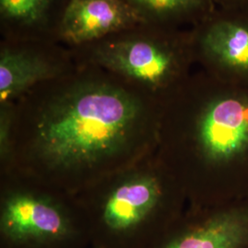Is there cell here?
Masks as SVG:
<instances>
[{
	"label": "cell",
	"instance_id": "obj_1",
	"mask_svg": "<svg viewBox=\"0 0 248 248\" xmlns=\"http://www.w3.org/2000/svg\"><path fill=\"white\" fill-rule=\"evenodd\" d=\"M141 112L140 102L123 89L75 86L45 107L37 124V148L55 168L91 166L124 148Z\"/></svg>",
	"mask_w": 248,
	"mask_h": 248
},
{
	"label": "cell",
	"instance_id": "obj_2",
	"mask_svg": "<svg viewBox=\"0 0 248 248\" xmlns=\"http://www.w3.org/2000/svg\"><path fill=\"white\" fill-rule=\"evenodd\" d=\"M192 95V149L209 179L212 208L248 199V85L205 73Z\"/></svg>",
	"mask_w": 248,
	"mask_h": 248
},
{
	"label": "cell",
	"instance_id": "obj_3",
	"mask_svg": "<svg viewBox=\"0 0 248 248\" xmlns=\"http://www.w3.org/2000/svg\"><path fill=\"white\" fill-rule=\"evenodd\" d=\"M98 62L110 70L155 89H169L181 79L195 58L191 32L167 30L144 40H121L97 52Z\"/></svg>",
	"mask_w": 248,
	"mask_h": 248
},
{
	"label": "cell",
	"instance_id": "obj_4",
	"mask_svg": "<svg viewBox=\"0 0 248 248\" xmlns=\"http://www.w3.org/2000/svg\"><path fill=\"white\" fill-rule=\"evenodd\" d=\"M194 55L207 73L248 85V10L215 9L191 32Z\"/></svg>",
	"mask_w": 248,
	"mask_h": 248
},
{
	"label": "cell",
	"instance_id": "obj_5",
	"mask_svg": "<svg viewBox=\"0 0 248 248\" xmlns=\"http://www.w3.org/2000/svg\"><path fill=\"white\" fill-rule=\"evenodd\" d=\"M0 229L15 246H46L70 238V220L50 201L30 193H14L3 204Z\"/></svg>",
	"mask_w": 248,
	"mask_h": 248
},
{
	"label": "cell",
	"instance_id": "obj_6",
	"mask_svg": "<svg viewBox=\"0 0 248 248\" xmlns=\"http://www.w3.org/2000/svg\"><path fill=\"white\" fill-rule=\"evenodd\" d=\"M157 248H248V198L211 208L170 232Z\"/></svg>",
	"mask_w": 248,
	"mask_h": 248
},
{
	"label": "cell",
	"instance_id": "obj_7",
	"mask_svg": "<svg viewBox=\"0 0 248 248\" xmlns=\"http://www.w3.org/2000/svg\"><path fill=\"white\" fill-rule=\"evenodd\" d=\"M142 21V12L122 0H71L61 31L66 41L79 45Z\"/></svg>",
	"mask_w": 248,
	"mask_h": 248
},
{
	"label": "cell",
	"instance_id": "obj_8",
	"mask_svg": "<svg viewBox=\"0 0 248 248\" xmlns=\"http://www.w3.org/2000/svg\"><path fill=\"white\" fill-rule=\"evenodd\" d=\"M162 195L155 177L144 176L125 182L108 198L102 214L105 226L118 233L136 229L154 212Z\"/></svg>",
	"mask_w": 248,
	"mask_h": 248
},
{
	"label": "cell",
	"instance_id": "obj_9",
	"mask_svg": "<svg viewBox=\"0 0 248 248\" xmlns=\"http://www.w3.org/2000/svg\"><path fill=\"white\" fill-rule=\"evenodd\" d=\"M44 58L25 51L5 49L0 54V101L15 98L39 81L54 75Z\"/></svg>",
	"mask_w": 248,
	"mask_h": 248
},
{
	"label": "cell",
	"instance_id": "obj_10",
	"mask_svg": "<svg viewBox=\"0 0 248 248\" xmlns=\"http://www.w3.org/2000/svg\"><path fill=\"white\" fill-rule=\"evenodd\" d=\"M136 9L160 20L166 25L182 21L199 24L207 18L216 6L213 0H128ZM141 11V10H140Z\"/></svg>",
	"mask_w": 248,
	"mask_h": 248
},
{
	"label": "cell",
	"instance_id": "obj_11",
	"mask_svg": "<svg viewBox=\"0 0 248 248\" xmlns=\"http://www.w3.org/2000/svg\"><path fill=\"white\" fill-rule=\"evenodd\" d=\"M52 0H0L1 15L22 25H34L45 18Z\"/></svg>",
	"mask_w": 248,
	"mask_h": 248
},
{
	"label": "cell",
	"instance_id": "obj_12",
	"mask_svg": "<svg viewBox=\"0 0 248 248\" xmlns=\"http://www.w3.org/2000/svg\"><path fill=\"white\" fill-rule=\"evenodd\" d=\"M1 155L6 156L9 147V116L7 110H2L1 112Z\"/></svg>",
	"mask_w": 248,
	"mask_h": 248
},
{
	"label": "cell",
	"instance_id": "obj_13",
	"mask_svg": "<svg viewBox=\"0 0 248 248\" xmlns=\"http://www.w3.org/2000/svg\"><path fill=\"white\" fill-rule=\"evenodd\" d=\"M216 7L221 9H248V0H213Z\"/></svg>",
	"mask_w": 248,
	"mask_h": 248
}]
</instances>
